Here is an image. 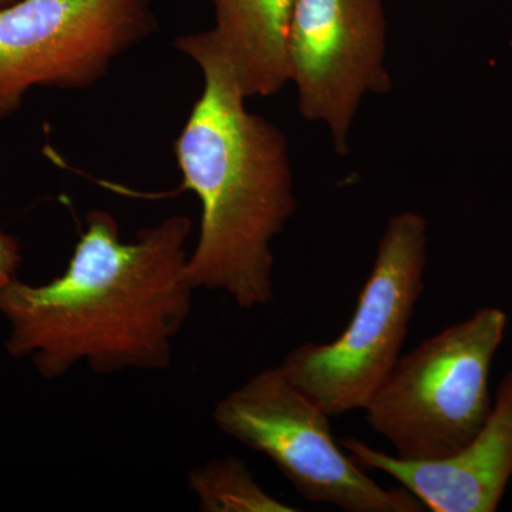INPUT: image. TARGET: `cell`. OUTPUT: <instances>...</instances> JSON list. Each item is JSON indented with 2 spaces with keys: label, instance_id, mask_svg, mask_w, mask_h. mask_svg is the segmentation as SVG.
<instances>
[{
  "label": "cell",
  "instance_id": "1",
  "mask_svg": "<svg viewBox=\"0 0 512 512\" xmlns=\"http://www.w3.org/2000/svg\"><path fill=\"white\" fill-rule=\"evenodd\" d=\"M191 227L190 218L173 215L123 242L113 215L90 211L62 275L0 288L9 355L32 360L50 380L79 363L99 375L167 370L191 311Z\"/></svg>",
  "mask_w": 512,
  "mask_h": 512
},
{
  "label": "cell",
  "instance_id": "10",
  "mask_svg": "<svg viewBox=\"0 0 512 512\" xmlns=\"http://www.w3.org/2000/svg\"><path fill=\"white\" fill-rule=\"evenodd\" d=\"M202 512H293L261 487L237 457L214 458L188 474Z\"/></svg>",
  "mask_w": 512,
  "mask_h": 512
},
{
  "label": "cell",
  "instance_id": "3",
  "mask_svg": "<svg viewBox=\"0 0 512 512\" xmlns=\"http://www.w3.org/2000/svg\"><path fill=\"white\" fill-rule=\"evenodd\" d=\"M507 325V313L485 306L397 359L363 409L394 456L437 460L476 439L493 409L488 380Z\"/></svg>",
  "mask_w": 512,
  "mask_h": 512
},
{
  "label": "cell",
  "instance_id": "6",
  "mask_svg": "<svg viewBox=\"0 0 512 512\" xmlns=\"http://www.w3.org/2000/svg\"><path fill=\"white\" fill-rule=\"evenodd\" d=\"M157 29L151 0H16L0 9V119L32 87L84 89Z\"/></svg>",
  "mask_w": 512,
  "mask_h": 512
},
{
  "label": "cell",
  "instance_id": "11",
  "mask_svg": "<svg viewBox=\"0 0 512 512\" xmlns=\"http://www.w3.org/2000/svg\"><path fill=\"white\" fill-rule=\"evenodd\" d=\"M22 261L18 239L8 234L0 225V288L18 279V268Z\"/></svg>",
  "mask_w": 512,
  "mask_h": 512
},
{
  "label": "cell",
  "instance_id": "8",
  "mask_svg": "<svg viewBox=\"0 0 512 512\" xmlns=\"http://www.w3.org/2000/svg\"><path fill=\"white\" fill-rule=\"evenodd\" d=\"M340 446L366 471H380L433 512H494L512 478V370L497 387L488 420L476 439L437 460H403L356 437Z\"/></svg>",
  "mask_w": 512,
  "mask_h": 512
},
{
  "label": "cell",
  "instance_id": "5",
  "mask_svg": "<svg viewBox=\"0 0 512 512\" xmlns=\"http://www.w3.org/2000/svg\"><path fill=\"white\" fill-rule=\"evenodd\" d=\"M218 429L264 454L306 500L346 512H423L406 488H384L345 454L330 417L279 369L249 377L215 404Z\"/></svg>",
  "mask_w": 512,
  "mask_h": 512
},
{
  "label": "cell",
  "instance_id": "7",
  "mask_svg": "<svg viewBox=\"0 0 512 512\" xmlns=\"http://www.w3.org/2000/svg\"><path fill=\"white\" fill-rule=\"evenodd\" d=\"M383 0H296L288 36L289 82L305 120L329 128L340 156L366 94H387Z\"/></svg>",
  "mask_w": 512,
  "mask_h": 512
},
{
  "label": "cell",
  "instance_id": "2",
  "mask_svg": "<svg viewBox=\"0 0 512 512\" xmlns=\"http://www.w3.org/2000/svg\"><path fill=\"white\" fill-rule=\"evenodd\" d=\"M174 45L204 80L174 144L181 188L201 204L185 274L194 291L224 292L241 308H258L274 298L272 242L296 211L288 141L248 111L217 30L178 36Z\"/></svg>",
  "mask_w": 512,
  "mask_h": 512
},
{
  "label": "cell",
  "instance_id": "9",
  "mask_svg": "<svg viewBox=\"0 0 512 512\" xmlns=\"http://www.w3.org/2000/svg\"><path fill=\"white\" fill-rule=\"evenodd\" d=\"M296 0H210L215 26L248 99L289 83L288 36Z\"/></svg>",
  "mask_w": 512,
  "mask_h": 512
},
{
  "label": "cell",
  "instance_id": "12",
  "mask_svg": "<svg viewBox=\"0 0 512 512\" xmlns=\"http://www.w3.org/2000/svg\"><path fill=\"white\" fill-rule=\"evenodd\" d=\"M16 0H0V9L5 8V6L12 5Z\"/></svg>",
  "mask_w": 512,
  "mask_h": 512
},
{
  "label": "cell",
  "instance_id": "4",
  "mask_svg": "<svg viewBox=\"0 0 512 512\" xmlns=\"http://www.w3.org/2000/svg\"><path fill=\"white\" fill-rule=\"evenodd\" d=\"M427 221L403 211L387 222L356 311L339 338L306 342L279 369L330 419L363 410L400 357L424 289Z\"/></svg>",
  "mask_w": 512,
  "mask_h": 512
}]
</instances>
